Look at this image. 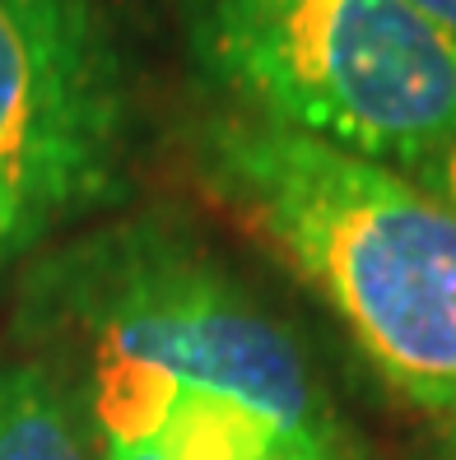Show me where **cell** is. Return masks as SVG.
Segmentation results:
<instances>
[{
    "instance_id": "8",
    "label": "cell",
    "mask_w": 456,
    "mask_h": 460,
    "mask_svg": "<svg viewBox=\"0 0 456 460\" xmlns=\"http://www.w3.org/2000/svg\"><path fill=\"white\" fill-rule=\"evenodd\" d=\"M410 14H419L434 33H443L456 47V0H400Z\"/></svg>"
},
{
    "instance_id": "7",
    "label": "cell",
    "mask_w": 456,
    "mask_h": 460,
    "mask_svg": "<svg viewBox=\"0 0 456 460\" xmlns=\"http://www.w3.org/2000/svg\"><path fill=\"white\" fill-rule=\"evenodd\" d=\"M415 186H424L434 200H443L447 209H456V121H452V130L438 140V149L424 158V164L415 168V172H406Z\"/></svg>"
},
{
    "instance_id": "9",
    "label": "cell",
    "mask_w": 456,
    "mask_h": 460,
    "mask_svg": "<svg viewBox=\"0 0 456 460\" xmlns=\"http://www.w3.org/2000/svg\"><path fill=\"white\" fill-rule=\"evenodd\" d=\"M415 460H456V423H434Z\"/></svg>"
},
{
    "instance_id": "10",
    "label": "cell",
    "mask_w": 456,
    "mask_h": 460,
    "mask_svg": "<svg viewBox=\"0 0 456 460\" xmlns=\"http://www.w3.org/2000/svg\"><path fill=\"white\" fill-rule=\"evenodd\" d=\"M368 460H372V456H368Z\"/></svg>"
},
{
    "instance_id": "6",
    "label": "cell",
    "mask_w": 456,
    "mask_h": 460,
    "mask_svg": "<svg viewBox=\"0 0 456 460\" xmlns=\"http://www.w3.org/2000/svg\"><path fill=\"white\" fill-rule=\"evenodd\" d=\"M75 391L38 358L0 367V460H94Z\"/></svg>"
},
{
    "instance_id": "4",
    "label": "cell",
    "mask_w": 456,
    "mask_h": 460,
    "mask_svg": "<svg viewBox=\"0 0 456 460\" xmlns=\"http://www.w3.org/2000/svg\"><path fill=\"white\" fill-rule=\"evenodd\" d=\"M136 79L103 0H0V265L126 196Z\"/></svg>"
},
{
    "instance_id": "2",
    "label": "cell",
    "mask_w": 456,
    "mask_h": 460,
    "mask_svg": "<svg viewBox=\"0 0 456 460\" xmlns=\"http://www.w3.org/2000/svg\"><path fill=\"white\" fill-rule=\"evenodd\" d=\"M19 326L70 391L192 386L265 419L289 460H368L299 335L164 214L51 247L23 275Z\"/></svg>"
},
{
    "instance_id": "3",
    "label": "cell",
    "mask_w": 456,
    "mask_h": 460,
    "mask_svg": "<svg viewBox=\"0 0 456 460\" xmlns=\"http://www.w3.org/2000/svg\"><path fill=\"white\" fill-rule=\"evenodd\" d=\"M219 112L415 172L456 121V47L400 0H182Z\"/></svg>"
},
{
    "instance_id": "5",
    "label": "cell",
    "mask_w": 456,
    "mask_h": 460,
    "mask_svg": "<svg viewBox=\"0 0 456 460\" xmlns=\"http://www.w3.org/2000/svg\"><path fill=\"white\" fill-rule=\"evenodd\" d=\"M98 460H289L275 428L237 400L168 382H89L75 391Z\"/></svg>"
},
{
    "instance_id": "1",
    "label": "cell",
    "mask_w": 456,
    "mask_h": 460,
    "mask_svg": "<svg viewBox=\"0 0 456 460\" xmlns=\"http://www.w3.org/2000/svg\"><path fill=\"white\" fill-rule=\"evenodd\" d=\"M186 158L400 400L456 423V209L387 164L219 107L192 121Z\"/></svg>"
}]
</instances>
